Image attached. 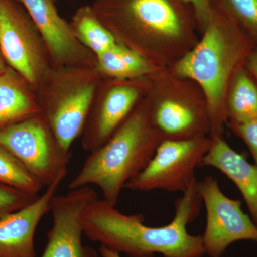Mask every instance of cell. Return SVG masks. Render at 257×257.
<instances>
[{
  "instance_id": "44dd1931",
  "label": "cell",
  "mask_w": 257,
  "mask_h": 257,
  "mask_svg": "<svg viewBox=\"0 0 257 257\" xmlns=\"http://www.w3.org/2000/svg\"><path fill=\"white\" fill-rule=\"evenodd\" d=\"M225 14L257 38V0H219Z\"/></svg>"
},
{
  "instance_id": "4fadbf2b",
  "label": "cell",
  "mask_w": 257,
  "mask_h": 257,
  "mask_svg": "<svg viewBox=\"0 0 257 257\" xmlns=\"http://www.w3.org/2000/svg\"><path fill=\"white\" fill-rule=\"evenodd\" d=\"M40 31L52 55L67 60L78 52L79 46L72 29L56 8L54 0H20Z\"/></svg>"
},
{
  "instance_id": "277c9868",
  "label": "cell",
  "mask_w": 257,
  "mask_h": 257,
  "mask_svg": "<svg viewBox=\"0 0 257 257\" xmlns=\"http://www.w3.org/2000/svg\"><path fill=\"white\" fill-rule=\"evenodd\" d=\"M0 145L15 155L44 187L63 180L70 153L62 150L48 124L30 116L0 127Z\"/></svg>"
},
{
  "instance_id": "9c48e42d",
  "label": "cell",
  "mask_w": 257,
  "mask_h": 257,
  "mask_svg": "<svg viewBox=\"0 0 257 257\" xmlns=\"http://www.w3.org/2000/svg\"><path fill=\"white\" fill-rule=\"evenodd\" d=\"M32 24L11 1L0 0V50L8 64L29 81L44 70L41 51Z\"/></svg>"
},
{
  "instance_id": "7a4b0ae2",
  "label": "cell",
  "mask_w": 257,
  "mask_h": 257,
  "mask_svg": "<svg viewBox=\"0 0 257 257\" xmlns=\"http://www.w3.org/2000/svg\"><path fill=\"white\" fill-rule=\"evenodd\" d=\"M152 126L144 111L127 116L104 145L91 152L69 190L97 186L103 199L116 207L125 184L146 167L162 143Z\"/></svg>"
},
{
  "instance_id": "7c38bea8",
  "label": "cell",
  "mask_w": 257,
  "mask_h": 257,
  "mask_svg": "<svg viewBox=\"0 0 257 257\" xmlns=\"http://www.w3.org/2000/svg\"><path fill=\"white\" fill-rule=\"evenodd\" d=\"M94 92L92 84H84L69 93L47 112V124L67 153H70L71 145L85 126Z\"/></svg>"
},
{
  "instance_id": "d6986e66",
  "label": "cell",
  "mask_w": 257,
  "mask_h": 257,
  "mask_svg": "<svg viewBox=\"0 0 257 257\" xmlns=\"http://www.w3.org/2000/svg\"><path fill=\"white\" fill-rule=\"evenodd\" d=\"M74 25L79 38L97 55L109 50L116 44L112 34L89 8L79 10L74 17Z\"/></svg>"
},
{
  "instance_id": "e0dca14e",
  "label": "cell",
  "mask_w": 257,
  "mask_h": 257,
  "mask_svg": "<svg viewBox=\"0 0 257 257\" xmlns=\"http://www.w3.org/2000/svg\"><path fill=\"white\" fill-rule=\"evenodd\" d=\"M97 57L99 68L112 77H135L150 71V65L141 55L117 44Z\"/></svg>"
},
{
  "instance_id": "ba28073f",
  "label": "cell",
  "mask_w": 257,
  "mask_h": 257,
  "mask_svg": "<svg viewBox=\"0 0 257 257\" xmlns=\"http://www.w3.org/2000/svg\"><path fill=\"white\" fill-rule=\"evenodd\" d=\"M179 0H98L94 10L101 23L127 25L170 37L180 36L185 15Z\"/></svg>"
},
{
  "instance_id": "ac0fdd59",
  "label": "cell",
  "mask_w": 257,
  "mask_h": 257,
  "mask_svg": "<svg viewBox=\"0 0 257 257\" xmlns=\"http://www.w3.org/2000/svg\"><path fill=\"white\" fill-rule=\"evenodd\" d=\"M228 109L234 123L257 117V87L242 69L233 77Z\"/></svg>"
},
{
  "instance_id": "8992f818",
  "label": "cell",
  "mask_w": 257,
  "mask_h": 257,
  "mask_svg": "<svg viewBox=\"0 0 257 257\" xmlns=\"http://www.w3.org/2000/svg\"><path fill=\"white\" fill-rule=\"evenodd\" d=\"M197 187L207 211L202 234L205 254L221 257L231 243L241 240L257 242V225L243 212L240 201L226 197L212 177L198 182Z\"/></svg>"
},
{
  "instance_id": "6da1fadb",
  "label": "cell",
  "mask_w": 257,
  "mask_h": 257,
  "mask_svg": "<svg viewBox=\"0 0 257 257\" xmlns=\"http://www.w3.org/2000/svg\"><path fill=\"white\" fill-rule=\"evenodd\" d=\"M194 181L176 201L175 215L170 224L150 226L141 214L128 215L104 199H94L82 214L84 234L112 251L130 257H203L202 234L192 235L187 226L200 211L202 201Z\"/></svg>"
},
{
  "instance_id": "cb8c5ba5",
  "label": "cell",
  "mask_w": 257,
  "mask_h": 257,
  "mask_svg": "<svg viewBox=\"0 0 257 257\" xmlns=\"http://www.w3.org/2000/svg\"><path fill=\"white\" fill-rule=\"evenodd\" d=\"M184 4L190 5L196 18L202 26L207 28L213 16V0H179Z\"/></svg>"
},
{
  "instance_id": "4316f807",
  "label": "cell",
  "mask_w": 257,
  "mask_h": 257,
  "mask_svg": "<svg viewBox=\"0 0 257 257\" xmlns=\"http://www.w3.org/2000/svg\"><path fill=\"white\" fill-rule=\"evenodd\" d=\"M6 68H5L4 62H3V59L0 57V74L4 73L5 71H6Z\"/></svg>"
},
{
  "instance_id": "d4e9b609",
  "label": "cell",
  "mask_w": 257,
  "mask_h": 257,
  "mask_svg": "<svg viewBox=\"0 0 257 257\" xmlns=\"http://www.w3.org/2000/svg\"><path fill=\"white\" fill-rule=\"evenodd\" d=\"M248 68L257 79V50L252 51L247 57Z\"/></svg>"
},
{
  "instance_id": "30bf717a",
  "label": "cell",
  "mask_w": 257,
  "mask_h": 257,
  "mask_svg": "<svg viewBox=\"0 0 257 257\" xmlns=\"http://www.w3.org/2000/svg\"><path fill=\"white\" fill-rule=\"evenodd\" d=\"M63 180L47 187L30 205L0 217V257H36L35 235Z\"/></svg>"
},
{
  "instance_id": "2e32d148",
  "label": "cell",
  "mask_w": 257,
  "mask_h": 257,
  "mask_svg": "<svg viewBox=\"0 0 257 257\" xmlns=\"http://www.w3.org/2000/svg\"><path fill=\"white\" fill-rule=\"evenodd\" d=\"M32 101L10 69L0 74V127L30 117Z\"/></svg>"
},
{
  "instance_id": "9a60e30c",
  "label": "cell",
  "mask_w": 257,
  "mask_h": 257,
  "mask_svg": "<svg viewBox=\"0 0 257 257\" xmlns=\"http://www.w3.org/2000/svg\"><path fill=\"white\" fill-rule=\"evenodd\" d=\"M152 123L165 140H183L198 138L196 134L202 128L203 121L191 106L168 99L157 106Z\"/></svg>"
},
{
  "instance_id": "52a82bcc",
  "label": "cell",
  "mask_w": 257,
  "mask_h": 257,
  "mask_svg": "<svg viewBox=\"0 0 257 257\" xmlns=\"http://www.w3.org/2000/svg\"><path fill=\"white\" fill-rule=\"evenodd\" d=\"M96 198L98 194L90 186L54 196L50 210L53 224L41 257H98L94 248L82 243L83 212Z\"/></svg>"
},
{
  "instance_id": "603a6c76",
  "label": "cell",
  "mask_w": 257,
  "mask_h": 257,
  "mask_svg": "<svg viewBox=\"0 0 257 257\" xmlns=\"http://www.w3.org/2000/svg\"><path fill=\"white\" fill-rule=\"evenodd\" d=\"M233 128L247 145L257 165V117L243 122H234Z\"/></svg>"
},
{
  "instance_id": "484cf974",
  "label": "cell",
  "mask_w": 257,
  "mask_h": 257,
  "mask_svg": "<svg viewBox=\"0 0 257 257\" xmlns=\"http://www.w3.org/2000/svg\"><path fill=\"white\" fill-rule=\"evenodd\" d=\"M99 253L101 257H121L119 253L112 251L103 245H101L99 248Z\"/></svg>"
},
{
  "instance_id": "7402d4cb",
  "label": "cell",
  "mask_w": 257,
  "mask_h": 257,
  "mask_svg": "<svg viewBox=\"0 0 257 257\" xmlns=\"http://www.w3.org/2000/svg\"><path fill=\"white\" fill-rule=\"evenodd\" d=\"M39 197V194L0 183V217L30 205Z\"/></svg>"
},
{
  "instance_id": "3957f363",
  "label": "cell",
  "mask_w": 257,
  "mask_h": 257,
  "mask_svg": "<svg viewBox=\"0 0 257 257\" xmlns=\"http://www.w3.org/2000/svg\"><path fill=\"white\" fill-rule=\"evenodd\" d=\"M251 52L238 25L224 13L218 14L213 7L212 18L202 40L176 66L179 76L200 84L214 122L220 119L228 81Z\"/></svg>"
},
{
  "instance_id": "ffe728a7",
  "label": "cell",
  "mask_w": 257,
  "mask_h": 257,
  "mask_svg": "<svg viewBox=\"0 0 257 257\" xmlns=\"http://www.w3.org/2000/svg\"><path fill=\"white\" fill-rule=\"evenodd\" d=\"M0 183L36 194H39L44 187L23 164L1 145Z\"/></svg>"
},
{
  "instance_id": "5bb4252c",
  "label": "cell",
  "mask_w": 257,
  "mask_h": 257,
  "mask_svg": "<svg viewBox=\"0 0 257 257\" xmlns=\"http://www.w3.org/2000/svg\"><path fill=\"white\" fill-rule=\"evenodd\" d=\"M138 96V90L133 87L111 89L88 126L84 148L92 152L104 145L126 119Z\"/></svg>"
},
{
  "instance_id": "8fae6325",
  "label": "cell",
  "mask_w": 257,
  "mask_h": 257,
  "mask_svg": "<svg viewBox=\"0 0 257 257\" xmlns=\"http://www.w3.org/2000/svg\"><path fill=\"white\" fill-rule=\"evenodd\" d=\"M200 166L216 168L236 184L257 225V165L250 164L220 137H216Z\"/></svg>"
},
{
  "instance_id": "5b68a950",
  "label": "cell",
  "mask_w": 257,
  "mask_h": 257,
  "mask_svg": "<svg viewBox=\"0 0 257 257\" xmlns=\"http://www.w3.org/2000/svg\"><path fill=\"white\" fill-rule=\"evenodd\" d=\"M212 145L202 138L162 140L145 169L124 189L138 192L162 189L185 192L196 180L195 170Z\"/></svg>"
}]
</instances>
